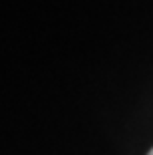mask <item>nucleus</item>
I'll list each match as a JSON object with an SVG mask.
<instances>
[{
    "label": "nucleus",
    "instance_id": "obj_1",
    "mask_svg": "<svg viewBox=\"0 0 153 155\" xmlns=\"http://www.w3.org/2000/svg\"><path fill=\"white\" fill-rule=\"evenodd\" d=\"M147 155H153V147H151V149H149V153Z\"/></svg>",
    "mask_w": 153,
    "mask_h": 155
}]
</instances>
